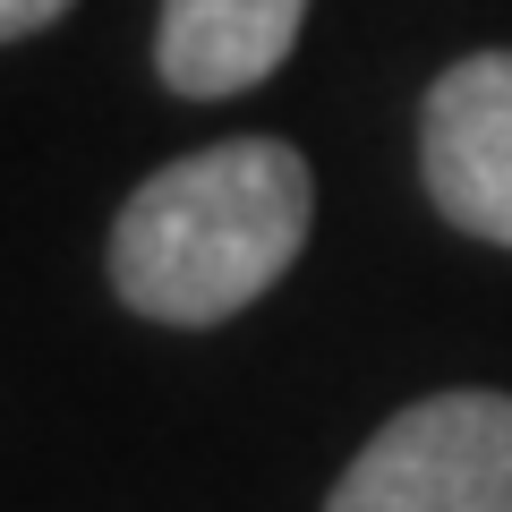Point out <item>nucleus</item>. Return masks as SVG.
<instances>
[{"mask_svg": "<svg viewBox=\"0 0 512 512\" xmlns=\"http://www.w3.org/2000/svg\"><path fill=\"white\" fill-rule=\"evenodd\" d=\"M419 180L453 231L512 248V52H470L427 86Z\"/></svg>", "mask_w": 512, "mask_h": 512, "instance_id": "3", "label": "nucleus"}, {"mask_svg": "<svg viewBox=\"0 0 512 512\" xmlns=\"http://www.w3.org/2000/svg\"><path fill=\"white\" fill-rule=\"evenodd\" d=\"M52 18H69V0H0V43H18V35H43Z\"/></svg>", "mask_w": 512, "mask_h": 512, "instance_id": "5", "label": "nucleus"}, {"mask_svg": "<svg viewBox=\"0 0 512 512\" xmlns=\"http://www.w3.org/2000/svg\"><path fill=\"white\" fill-rule=\"evenodd\" d=\"M299 26H308V0H163L154 69L188 103H222L265 86L291 60Z\"/></svg>", "mask_w": 512, "mask_h": 512, "instance_id": "4", "label": "nucleus"}, {"mask_svg": "<svg viewBox=\"0 0 512 512\" xmlns=\"http://www.w3.org/2000/svg\"><path fill=\"white\" fill-rule=\"evenodd\" d=\"M325 512H512V393L453 384L393 410L333 478Z\"/></svg>", "mask_w": 512, "mask_h": 512, "instance_id": "2", "label": "nucleus"}, {"mask_svg": "<svg viewBox=\"0 0 512 512\" xmlns=\"http://www.w3.org/2000/svg\"><path fill=\"white\" fill-rule=\"evenodd\" d=\"M316 231V180L282 137H222L154 180L111 222V291L146 325H231Z\"/></svg>", "mask_w": 512, "mask_h": 512, "instance_id": "1", "label": "nucleus"}]
</instances>
